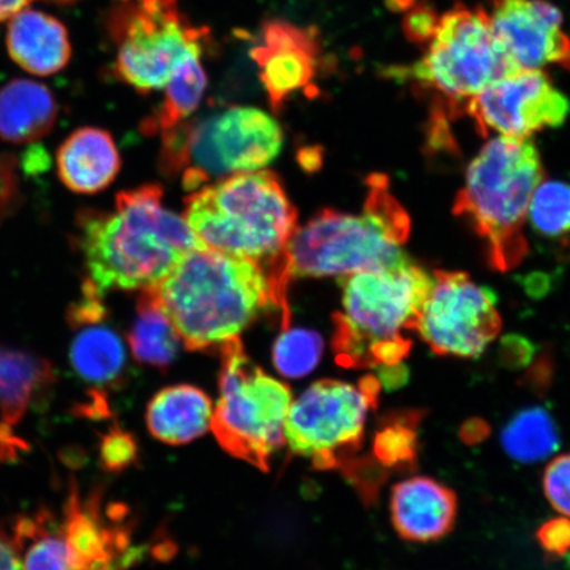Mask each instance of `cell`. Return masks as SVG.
Wrapping results in <instances>:
<instances>
[{
  "mask_svg": "<svg viewBox=\"0 0 570 570\" xmlns=\"http://www.w3.org/2000/svg\"><path fill=\"white\" fill-rule=\"evenodd\" d=\"M160 164L168 175L183 174L187 190L214 178L254 173L268 166L283 147L279 124L255 107L232 106L184 122L163 134Z\"/></svg>",
  "mask_w": 570,
  "mask_h": 570,
  "instance_id": "52a82bcc",
  "label": "cell"
},
{
  "mask_svg": "<svg viewBox=\"0 0 570 570\" xmlns=\"http://www.w3.org/2000/svg\"><path fill=\"white\" fill-rule=\"evenodd\" d=\"M180 342L153 287L141 289L137 318L128 333L134 358L142 365L167 370L176 360Z\"/></svg>",
  "mask_w": 570,
  "mask_h": 570,
  "instance_id": "cb8c5ba5",
  "label": "cell"
},
{
  "mask_svg": "<svg viewBox=\"0 0 570 570\" xmlns=\"http://www.w3.org/2000/svg\"><path fill=\"white\" fill-rule=\"evenodd\" d=\"M153 289L190 352H218L269 306L282 311L284 330L289 324L287 298L268 269L218 249H191Z\"/></svg>",
  "mask_w": 570,
  "mask_h": 570,
  "instance_id": "7a4b0ae2",
  "label": "cell"
},
{
  "mask_svg": "<svg viewBox=\"0 0 570 570\" xmlns=\"http://www.w3.org/2000/svg\"><path fill=\"white\" fill-rule=\"evenodd\" d=\"M533 346L527 338L519 336L505 337L501 346V358L505 366L522 367L529 363Z\"/></svg>",
  "mask_w": 570,
  "mask_h": 570,
  "instance_id": "e575fe53",
  "label": "cell"
},
{
  "mask_svg": "<svg viewBox=\"0 0 570 570\" xmlns=\"http://www.w3.org/2000/svg\"><path fill=\"white\" fill-rule=\"evenodd\" d=\"M489 13V12H488ZM491 27L520 70H570V38L559 9L546 0H491Z\"/></svg>",
  "mask_w": 570,
  "mask_h": 570,
  "instance_id": "5bb4252c",
  "label": "cell"
},
{
  "mask_svg": "<svg viewBox=\"0 0 570 570\" xmlns=\"http://www.w3.org/2000/svg\"><path fill=\"white\" fill-rule=\"evenodd\" d=\"M367 184L361 214L325 209L297 227L271 267L284 292L297 277L345 276L389 267L404 258L402 246L411 232L409 214L391 195L386 176L374 174Z\"/></svg>",
  "mask_w": 570,
  "mask_h": 570,
  "instance_id": "3957f363",
  "label": "cell"
},
{
  "mask_svg": "<svg viewBox=\"0 0 570 570\" xmlns=\"http://www.w3.org/2000/svg\"><path fill=\"white\" fill-rule=\"evenodd\" d=\"M541 548L552 556H564L570 551V518L548 520L538 531Z\"/></svg>",
  "mask_w": 570,
  "mask_h": 570,
  "instance_id": "836d02e7",
  "label": "cell"
},
{
  "mask_svg": "<svg viewBox=\"0 0 570 570\" xmlns=\"http://www.w3.org/2000/svg\"><path fill=\"white\" fill-rule=\"evenodd\" d=\"M213 403L203 390L189 384L158 392L147 409L153 436L170 445L188 444L209 430Z\"/></svg>",
  "mask_w": 570,
  "mask_h": 570,
  "instance_id": "ffe728a7",
  "label": "cell"
},
{
  "mask_svg": "<svg viewBox=\"0 0 570 570\" xmlns=\"http://www.w3.org/2000/svg\"><path fill=\"white\" fill-rule=\"evenodd\" d=\"M520 69L497 39L489 13L458 3L440 17L425 55L410 68H392L391 77L431 90L449 117L461 116L470 99L490 83Z\"/></svg>",
  "mask_w": 570,
  "mask_h": 570,
  "instance_id": "ba28073f",
  "label": "cell"
},
{
  "mask_svg": "<svg viewBox=\"0 0 570 570\" xmlns=\"http://www.w3.org/2000/svg\"><path fill=\"white\" fill-rule=\"evenodd\" d=\"M31 2L32 0H0V21L10 20Z\"/></svg>",
  "mask_w": 570,
  "mask_h": 570,
  "instance_id": "f35d334b",
  "label": "cell"
},
{
  "mask_svg": "<svg viewBox=\"0 0 570 570\" xmlns=\"http://www.w3.org/2000/svg\"><path fill=\"white\" fill-rule=\"evenodd\" d=\"M75 244L99 294L154 287L181 256L206 246L185 219L164 208L159 185L120 191L114 210L82 209Z\"/></svg>",
  "mask_w": 570,
  "mask_h": 570,
  "instance_id": "6da1fadb",
  "label": "cell"
},
{
  "mask_svg": "<svg viewBox=\"0 0 570 570\" xmlns=\"http://www.w3.org/2000/svg\"><path fill=\"white\" fill-rule=\"evenodd\" d=\"M0 570H20L11 537L2 525H0Z\"/></svg>",
  "mask_w": 570,
  "mask_h": 570,
  "instance_id": "74e56055",
  "label": "cell"
},
{
  "mask_svg": "<svg viewBox=\"0 0 570 570\" xmlns=\"http://www.w3.org/2000/svg\"><path fill=\"white\" fill-rule=\"evenodd\" d=\"M106 320L77 327L69 347L71 368L97 391L117 387L124 381L127 354L122 338Z\"/></svg>",
  "mask_w": 570,
  "mask_h": 570,
  "instance_id": "7402d4cb",
  "label": "cell"
},
{
  "mask_svg": "<svg viewBox=\"0 0 570 570\" xmlns=\"http://www.w3.org/2000/svg\"><path fill=\"white\" fill-rule=\"evenodd\" d=\"M381 387L374 375L363 376L358 386L334 380L313 383L285 417L291 451L320 470L344 466L363 444L367 412L376 407Z\"/></svg>",
  "mask_w": 570,
  "mask_h": 570,
  "instance_id": "8fae6325",
  "label": "cell"
},
{
  "mask_svg": "<svg viewBox=\"0 0 570 570\" xmlns=\"http://www.w3.org/2000/svg\"><path fill=\"white\" fill-rule=\"evenodd\" d=\"M497 295L465 273L434 271L416 332L441 356L476 358L501 332Z\"/></svg>",
  "mask_w": 570,
  "mask_h": 570,
  "instance_id": "7c38bea8",
  "label": "cell"
},
{
  "mask_svg": "<svg viewBox=\"0 0 570 570\" xmlns=\"http://www.w3.org/2000/svg\"><path fill=\"white\" fill-rule=\"evenodd\" d=\"M543 489L554 510L570 518V453L559 455L547 466Z\"/></svg>",
  "mask_w": 570,
  "mask_h": 570,
  "instance_id": "4dcf8cb0",
  "label": "cell"
},
{
  "mask_svg": "<svg viewBox=\"0 0 570 570\" xmlns=\"http://www.w3.org/2000/svg\"><path fill=\"white\" fill-rule=\"evenodd\" d=\"M23 202L16 155H0V224L11 218Z\"/></svg>",
  "mask_w": 570,
  "mask_h": 570,
  "instance_id": "1f68e13d",
  "label": "cell"
},
{
  "mask_svg": "<svg viewBox=\"0 0 570 570\" xmlns=\"http://www.w3.org/2000/svg\"><path fill=\"white\" fill-rule=\"evenodd\" d=\"M433 275L410 256L389 267L342 276L341 311L334 315L332 347L338 365L370 368L407 358Z\"/></svg>",
  "mask_w": 570,
  "mask_h": 570,
  "instance_id": "277c9868",
  "label": "cell"
},
{
  "mask_svg": "<svg viewBox=\"0 0 570 570\" xmlns=\"http://www.w3.org/2000/svg\"><path fill=\"white\" fill-rule=\"evenodd\" d=\"M440 17L431 4L425 2L415 3L409 11H405L402 28L413 45L428 46L439 30Z\"/></svg>",
  "mask_w": 570,
  "mask_h": 570,
  "instance_id": "d6a6232c",
  "label": "cell"
},
{
  "mask_svg": "<svg viewBox=\"0 0 570 570\" xmlns=\"http://www.w3.org/2000/svg\"><path fill=\"white\" fill-rule=\"evenodd\" d=\"M208 87V77L202 63V53H191L175 71L166 85L160 107L153 117L141 125L146 135H156L173 130L194 114Z\"/></svg>",
  "mask_w": 570,
  "mask_h": 570,
  "instance_id": "d4e9b609",
  "label": "cell"
},
{
  "mask_svg": "<svg viewBox=\"0 0 570 570\" xmlns=\"http://www.w3.org/2000/svg\"><path fill=\"white\" fill-rule=\"evenodd\" d=\"M57 175L78 195H96L116 180L120 156L111 135L102 128L81 127L61 142Z\"/></svg>",
  "mask_w": 570,
  "mask_h": 570,
  "instance_id": "ac0fdd59",
  "label": "cell"
},
{
  "mask_svg": "<svg viewBox=\"0 0 570 570\" xmlns=\"http://www.w3.org/2000/svg\"><path fill=\"white\" fill-rule=\"evenodd\" d=\"M106 27L116 48L114 75L141 95L166 88L189 55L203 53L208 33L190 23L178 0H118Z\"/></svg>",
  "mask_w": 570,
  "mask_h": 570,
  "instance_id": "30bf717a",
  "label": "cell"
},
{
  "mask_svg": "<svg viewBox=\"0 0 570 570\" xmlns=\"http://www.w3.org/2000/svg\"><path fill=\"white\" fill-rule=\"evenodd\" d=\"M490 434V426L484 420L470 419L466 423H463L460 431V438L463 443L468 445H474L482 443L487 440Z\"/></svg>",
  "mask_w": 570,
  "mask_h": 570,
  "instance_id": "8d00e7d4",
  "label": "cell"
},
{
  "mask_svg": "<svg viewBox=\"0 0 570 570\" xmlns=\"http://www.w3.org/2000/svg\"><path fill=\"white\" fill-rule=\"evenodd\" d=\"M423 413L410 411L391 413L381 424L374 439L375 461L386 470L415 469L417 459V426Z\"/></svg>",
  "mask_w": 570,
  "mask_h": 570,
  "instance_id": "4316f807",
  "label": "cell"
},
{
  "mask_svg": "<svg viewBox=\"0 0 570 570\" xmlns=\"http://www.w3.org/2000/svg\"><path fill=\"white\" fill-rule=\"evenodd\" d=\"M51 2L56 3H73L76 0H51Z\"/></svg>",
  "mask_w": 570,
  "mask_h": 570,
  "instance_id": "60d3db41",
  "label": "cell"
},
{
  "mask_svg": "<svg viewBox=\"0 0 570 570\" xmlns=\"http://www.w3.org/2000/svg\"><path fill=\"white\" fill-rule=\"evenodd\" d=\"M458 518V497L443 483L412 476L392 489L391 520L404 540L428 543L446 537Z\"/></svg>",
  "mask_w": 570,
  "mask_h": 570,
  "instance_id": "2e32d148",
  "label": "cell"
},
{
  "mask_svg": "<svg viewBox=\"0 0 570 570\" xmlns=\"http://www.w3.org/2000/svg\"><path fill=\"white\" fill-rule=\"evenodd\" d=\"M220 354L219 401L212 431L225 451L268 472L273 454L284 444V423L292 404L287 384L276 381L248 358L239 338Z\"/></svg>",
  "mask_w": 570,
  "mask_h": 570,
  "instance_id": "9c48e42d",
  "label": "cell"
},
{
  "mask_svg": "<svg viewBox=\"0 0 570 570\" xmlns=\"http://www.w3.org/2000/svg\"><path fill=\"white\" fill-rule=\"evenodd\" d=\"M59 105L46 85L16 78L0 89V139L12 145L35 142L51 132Z\"/></svg>",
  "mask_w": 570,
  "mask_h": 570,
  "instance_id": "d6986e66",
  "label": "cell"
},
{
  "mask_svg": "<svg viewBox=\"0 0 570 570\" xmlns=\"http://www.w3.org/2000/svg\"><path fill=\"white\" fill-rule=\"evenodd\" d=\"M323 45L315 28L287 20L266 21L262 40L249 56L259 69V78L274 111H281L295 92L309 88L323 60Z\"/></svg>",
  "mask_w": 570,
  "mask_h": 570,
  "instance_id": "9a60e30c",
  "label": "cell"
},
{
  "mask_svg": "<svg viewBox=\"0 0 570 570\" xmlns=\"http://www.w3.org/2000/svg\"><path fill=\"white\" fill-rule=\"evenodd\" d=\"M502 446L512 460L537 463L558 452L560 438L551 413L541 407H530L515 413L504 425Z\"/></svg>",
  "mask_w": 570,
  "mask_h": 570,
  "instance_id": "484cf974",
  "label": "cell"
},
{
  "mask_svg": "<svg viewBox=\"0 0 570 570\" xmlns=\"http://www.w3.org/2000/svg\"><path fill=\"white\" fill-rule=\"evenodd\" d=\"M416 0H386V4L391 11H409Z\"/></svg>",
  "mask_w": 570,
  "mask_h": 570,
  "instance_id": "ab89813d",
  "label": "cell"
},
{
  "mask_svg": "<svg viewBox=\"0 0 570 570\" xmlns=\"http://www.w3.org/2000/svg\"><path fill=\"white\" fill-rule=\"evenodd\" d=\"M56 381L51 361L26 348L0 344V413L2 423L17 426L33 397Z\"/></svg>",
  "mask_w": 570,
  "mask_h": 570,
  "instance_id": "44dd1931",
  "label": "cell"
},
{
  "mask_svg": "<svg viewBox=\"0 0 570 570\" xmlns=\"http://www.w3.org/2000/svg\"><path fill=\"white\" fill-rule=\"evenodd\" d=\"M409 377V368L402 365V362L396 365L377 367V380L389 391L401 389L407 383Z\"/></svg>",
  "mask_w": 570,
  "mask_h": 570,
  "instance_id": "d590c367",
  "label": "cell"
},
{
  "mask_svg": "<svg viewBox=\"0 0 570 570\" xmlns=\"http://www.w3.org/2000/svg\"><path fill=\"white\" fill-rule=\"evenodd\" d=\"M465 112L487 137L529 138L548 127H559L570 112L569 99L541 69L503 77L470 99Z\"/></svg>",
  "mask_w": 570,
  "mask_h": 570,
  "instance_id": "4fadbf2b",
  "label": "cell"
},
{
  "mask_svg": "<svg viewBox=\"0 0 570 570\" xmlns=\"http://www.w3.org/2000/svg\"><path fill=\"white\" fill-rule=\"evenodd\" d=\"M7 51L27 73L48 77L66 68L71 57L69 33L59 19L26 9L9 20Z\"/></svg>",
  "mask_w": 570,
  "mask_h": 570,
  "instance_id": "e0dca14e",
  "label": "cell"
},
{
  "mask_svg": "<svg viewBox=\"0 0 570 570\" xmlns=\"http://www.w3.org/2000/svg\"><path fill=\"white\" fill-rule=\"evenodd\" d=\"M11 540L20 570H88L76 559L61 523L47 508L19 517Z\"/></svg>",
  "mask_w": 570,
  "mask_h": 570,
  "instance_id": "603a6c76",
  "label": "cell"
},
{
  "mask_svg": "<svg viewBox=\"0 0 570 570\" xmlns=\"http://www.w3.org/2000/svg\"><path fill=\"white\" fill-rule=\"evenodd\" d=\"M183 218L203 244L254 262L274 263L297 230V212L269 170L237 174L185 198Z\"/></svg>",
  "mask_w": 570,
  "mask_h": 570,
  "instance_id": "8992f818",
  "label": "cell"
},
{
  "mask_svg": "<svg viewBox=\"0 0 570 570\" xmlns=\"http://www.w3.org/2000/svg\"><path fill=\"white\" fill-rule=\"evenodd\" d=\"M544 176L531 137L499 135L469 164L465 185L455 197L453 212L480 235L491 268L505 273L529 253L524 237L527 213Z\"/></svg>",
  "mask_w": 570,
  "mask_h": 570,
  "instance_id": "5b68a950",
  "label": "cell"
},
{
  "mask_svg": "<svg viewBox=\"0 0 570 570\" xmlns=\"http://www.w3.org/2000/svg\"><path fill=\"white\" fill-rule=\"evenodd\" d=\"M138 460V444L132 434L116 425L105 434L99 445V461L109 473H120Z\"/></svg>",
  "mask_w": 570,
  "mask_h": 570,
  "instance_id": "f546056e",
  "label": "cell"
},
{
  "mask_svg": "<svg viewBox=\"0 0 570 570\" xmlns=\"http://www.w3.org/2000/svg\"><path fill=\"white\" fill-rule=\"evenodd\" d=\"M323 352L324 342L316 332L285 327L274 345V365L288 380H301L317 367Z\"/></svg>",
  "mask_w": 570,
  "mask_h": 570,
  "instance_id": "f1b7e54d",
  "label": "cell"
},
{
  "mask_svg": "<svg viewBox=\"0 0 570 570\" xmlns=\"http://www.w3.org/2000/svg\"><path fill=\"white\" fill-rule=\"evenodd\" d=\"M527 216L532 229L543 237H566L570 233V184L541 181L533 191Z\"/></svg>",
  "mask_w": 570,
  "mask_h": 570,
  "instance_id": "83f0119b",
  "label": "cell"
}]
</instances>
